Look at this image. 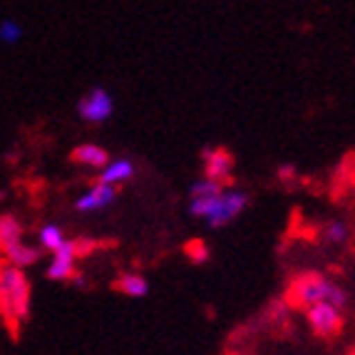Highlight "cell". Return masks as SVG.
Returning a JSON list of instances; mask_svg holds the SVG:
<instances>
[{"label":"cell","instance_id":"3","mask_svg":"<svg viewBox=\"0 0 355 355\" xmlns=\"http://www.w3.org/2000/svg\"><path fill=\"white\" fill-rule=\"evenodd\" d=\"M306 320L311 331L315 333L318 338L323 340H333L343 333V326H345V315L340 308L331 306V303H315L306 311Z\"/></svg>","mask_w":355,"mask_h":355},{"label":"cell","instance_id":"16","mask_svg":"<svg viewBox=\"0 0 355 355\" xmlns=\"http://www.w3.org/2000/svg\"><path fill=\"white\" fill-rule=\"evenodd\" d=\"M320 239L328 243H343L345 239H348V226L338 219L328 221V224H323V229H320Z\"/></svg>","mask_w":355,"mask_h":355},{"label":"cell","instance_id":"2","mask_svg":"<svg viewBox=\"0 0 355 355\" xmlns=\"http://www.w3.org/2000/svg\"><path fill=\"white\" fill-rule=\"evenodd\" d=\"M0 315L12 333H18L30 315V281L23 268L0 263Z\"/></svg>","mask_w":355,"mask_h":355},{"label":"cell","instance_id":"11","mask_svg":"<svg viewBox=\"0 0 355 355\" xmlns=\"http://www.w3.org/2000/svg\"><path fill=\"white\" fill-rule=\"evenodd\" d=\"M114 291H122L125 296H132V298H142L147 296L149 291V284L144 276H139V273H122L117 281L112 284Z\"/></svg>","mask_w":355,"mask_h":355},{"label":"cell","instance_id":"7","mask_svg":"<svg viewBox=\"0 0 355 355\" xmlns=\"http://www.w3.org/2000/svg\"><path fill=\"white\" fill-rule=\"evenodd\" d=\"M77 259H80V249H77V241H65L55 251L53 263L48 266V279L53 281H77Z\"/></svg>","mask_w":355,"mask_h":355},{"label":"cell","instance_id":"18","mask_svg":"<svg viewBox=\"0 0 355 355\" xmlns=\"http://www.w3.org/2000/svg\"><path fill=\"white\" fill-rule=\"evenodd\" d=\"M184 251H187V256H189L194 263H204V261H209V249L207 243L199 241V239H194V241H189L187 246H184Z\"/></svg>","mask_w":355,"mask_h":355},{"label":"cell","instance_id":"8","mask_svg":"<svg viewBox=\"0 0 355 355\" xmlns=\"http://www.w3.org/2000/svg\"><path fill=\"white\" fill-rule=\"evenodd\" d=\"M114 196H117V189H114L112 184H100L97 182L87 194H83L77 199V211H97V209H105L114 202Z\"/></svg>","mask_w":355,"mask_h":355},{"label":"cell","instance_id":"9","mask_svg":"<svg viewBox=\"0 0 355 355\" xmlns=\"http://www.w3.org/2000/svg\"><path fill=\"white\" fill-rule=\"evenodd\" d=\"M0 259H6L10 266H33L37 259H40V249H33V246H25L23 241L20 243H12V246H6V249H0Z\"/></svg>","mask_w":355,"mask_h":355},{"label":"cell","instance_id":"10","mask_svg":"<svg viewBox=\"0 0 355 355\" xmlns=\"http://www.w3.org/2000/svg\"><path fill=\"white\" fill-rule=\"evenodd\" d=\"M70 162L85 166H107L110 164V154L97 144H80L70 152Z\"/></svg>","mask_w":355,"mask_h":355},{"label":"cell","instance_id":"4","mask_svg":"<svg viewBox=\"0 0 355 355\" xmlns=\"http://www.w3.org/2000/svg\"><path fill=\"white\" fill-rule=\"evenodd\" d=\"M202 162H204V177L209 182H216L221 187H231L234 184L236 159H234V154L226 147H204Z\"/></svg>","mask_w":355,"mask_h":355},{"label":"cell","instance_id":"19","mask_svg":"<svg viewBox=\"0 0 355 355\" xmlns=\"http://www.w3.org/2000/svg\"><path fill=\"white\" fill-rule=\"evenodd\" d=\"M279 182L284 184L286 189H293V187H296L298 184V177H296V169H293V166L291 164H284V166H279Z\"/></svg>","mask_w":355,"mask_h":355},{"label":"cell","instance_id":"1","mask_svg":"<svg viewBox=\"0 0 355 355\" xmlns=\"http://www.w3.org/2000/svg\"><path fill=\"white\" fill-rule=\"evenodd\" d=\"M284 301L293 311H308L315 303H331V306L343 311L348 306V293L331 279H326L318 271H306L298 273L288 281L284 293Z\"/></svg>","mask_w":355,"mask_h":355},{"label":"cell","instance_id":"17","mask_svg":"<svg viewBox=\"0 0 355 355\" xmlns=\"http://www.w3.org/2000/svg\"><path fill=\"white\" fill-rule=\"evenodd\" d=\"M20 37H23V28H20L15 20H3V23H0V42L15 45Z\"/></svg>","mask_w":355,"mask_h":355},{"label":"cell","instance_id":"5","mask_svg":"<svg viewBox=\"0 0 355 355\" xmlns=\"http://www.w3.org/2000/svg\"><path fill=\"white\" fill-rule=\"evenodd\" d=\"M77 112L85 122H105L112 117L114 112V100L105 87H92L85 97L77 102Z\"/></svg>","mask_w":355,"mask_h":355},{"label":"cell","instance_id":"6","mask_svg":"<svg viewBox=\"0 0 355 355\" xmlns=\"http://www.w3.org/2000/svg\"><path fill=\"white\" fill-rule=\"evenodd\" d=\"M246 207H249V194L246 191H224L216 209L207 216V224L211 229H221V226H226L229 221L236 219Z\"/></svg>","mask_w":355,"mask_h":355},{"label":"cell","instance_id":"13","mask_svg":"<svg viewBox=\"0 0 355 355\" xmlns=\"http://www.w3.org/2000/svg\"><path fill=\"white\" fill-rule=\"evenodd\" d=\"M20 241H23V226H20V221L15 216H10V214L0 216V249Z\"/></svg>","mask_w":355,"mask_h":355},{"label":"cell","instance_id":"15","mask_svg":"<svg viewBox=\"0 0 355 355\" xmlns=\"http://www.w3.org/2000/svg\"><path fill=\"white\" fill-rule=\"evenodd\" d=\"M191 199H214V196L224 194V187L216 182H209V179H202V182H194L189 189Z\"/></svg>","mask_w":355,"mask_h":355},{"label":"cell","instance_id":"14","mask_svg":"<svg viewBox=\"0 0 355 355\" xmlns=\"http://www.w3.org/2000/svg\"><path fill=\"white\" fill-rule=\"evenodd\" d=\"M67 239L62 236V229H60L58 224H45L40 229V246L42 249H48V251H58L62 243H65Z\"/></svg>","mask_w":355,"mask_h":355},{"label":"cell","instance_id":"12","mask_svg":"<svg viewBox=\"0 0 355 355\" xmlns=\"http://www.w3.org/2000/svg\"><path fill=\"white\" fill-rule=\"evenodd\" d=\"M135 177V162L130 159H117L112 164H107V169L100 174L97 182L100 184H119V182H127V179Z\"/></svg>","mask_w":355,"mask_h":355}]
</instances>
